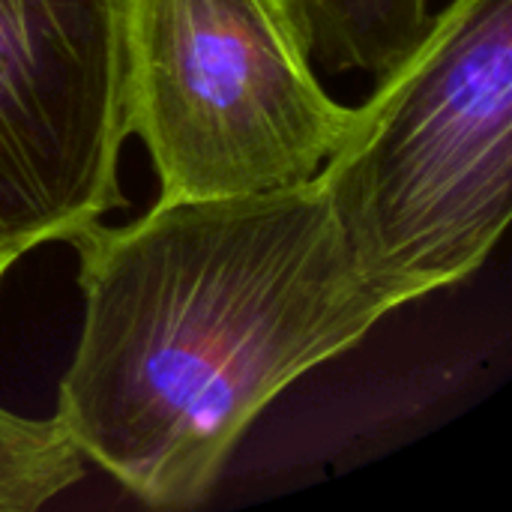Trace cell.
Returning a JSON list of instances; mask_svg holds the SVG:
<instances>
[{
  "label": "cell",
  "instance_id": "3",
  "mask_svg": "<svg viewBox=\"0 0 512 512\" xmlns=\"http://www.w3.org/2000/svg\"><path fill=\"white\" fill-rule=\"evenodd\" d=\"M126 126L159 198L312 180L351 108L321 78L291 0H123Z\"/></svg>",
  "mask_w": 512,
  "mask_h": 512
},
{
  "label": "cell",
  "instance_id": "2",
  "mask_svg": "<svg viewBox=\"0 0 512 512\" xmlns=\"http://www.w3.org/2000/svg\"><path fill=\"white\" fill-rule=\"evenodd\" d=\"M318 183L396 306L471 279L512 216V0H450L390 66Z\"/></svg>",
  "mask_w": 512,
  "mask_h": 512
},
{
  "label": "cell",
  "instance_id": "6",
  "mask_svg": "<svg viewBox=\"0 0 512 512\" xmlns=\"http://www.w3.org/2000/svg\"><path fill=\"white\" fill-rule=\"evenodd\" d=\"M84 456L57 417L0 405V512H36L84 477Z\"/></svg>",
  "mask_w": 512,
  "mask_h": 512
},
{
  "label": "cell",
  "instance_id": "5",
  "mask_svg": "<svg viewBox=\"0 0 512 512\" xmlns=\"http://www.w3.org/2000/svg\"><path fill=\"white\" fill-rule=\"evenodd\" d=\"M312 60L381 78L423 36L429 0H291Z\"/></svg>",
  "mask_w": 512,
  "mask_h": 512
},
{
  "label": "cell",
  "instance_id": "4",
  "mask_svg": "<svg viewBox=\"0 0 512 512\" xmlns=\"http://www.w3.org/2000/svg\"><path fill=\"white\" fill-rule=\"evenodd\" d=\"M126 138L123 0H0V249L120 210Z\"/></svg>",
  "mask_w": 512,
  "mask_h": 512
},
{
  "label": "cell",
  "instance_id": "1",
  "mask_svg": "<svg viewBox=\"0 0 512 512\" xmlns=\"http://www.w3.org/2000/svg\"><path fill=\"white\" fill-rule=\"evenodd\" d=\"M69 243L84 315L54 417L153 510L201 507L264 408L399 309L363 276L318 174L159 198Z\"/></svg>",
  "mask_w": 512,
  "mask_h": 512
},
{
  "label": "cell",
  "instance_id": "7",
  "mask_svg": "<svg viewBox=\"0 0 512 512\" xmlns=\"http://www.w3.org/2000/svg\"><path fill=\"white\" fill-rule=\"evenodd\" d=\"M18 258L12 255V252H6V249H0V282H3V276L9 273V267L15 264Z\"/></svg>",
  "mask_w": 512,
  "mask_h": 512
}]
</instances>
